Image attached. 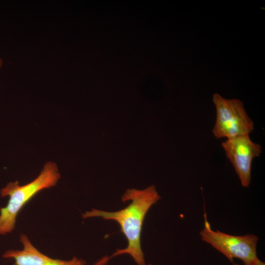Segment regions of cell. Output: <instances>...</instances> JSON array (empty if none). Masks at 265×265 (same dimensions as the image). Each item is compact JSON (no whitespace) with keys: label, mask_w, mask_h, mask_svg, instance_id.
<instances>
[{"label":"cell","mask_w":265,"mask_h":265,"mask_svg":"<svg viewBox=\"0 0 265 265\" xmlns=\"http://www.w3.org/2000/svg\"><path fill=\"white\" fill-rule=\"evenodd\" d=\"M60 178L57 164L46 162L39 175L33 181L20 186L18 181L8 183L1 188V197H8L6 205L0 209V235L11 233L15 229L17 217L23 209L40 191L55 186Z\"/></svg>","instance_id":"2"},{"label":"cell","mask_w":265,"mask_h":265,"mask_svg":"<svg viewBox=\"0 0 265 265\" xmlns=\"http://www.w3.org/2000/svg\"><path fill=\"white\" fill-rule=\"evenodd\" d=\"M151 265V264H149V265Z\"/></svg>","instance_id":"9"},{"label":"cell","mask_w":265,"mask_h":265,"mask_svg":"<svg viewBox=\"0 0 265 265\" xmlns=\"http://www.w3.org/2000/svg\"><path fill=\"white\" fill-rule=\"evenodd\" d=\"M234 265H238V264H234Z\"/></svg>","instance_id":"8"},{"label":"cell","mask_w":265,"mask_h":265,"mask_svg":"<svg viewBox=\"0 0 265 265\" xmlns=\"http://www.w3.org/2000/svg\"><path fill=\"white\" fill-rule=\"evenodd\" d=\"M205 214L203 229L200 232L202 240L211 244L231 263L234 259L242 261L244 265H265L257 257L258 236L253 234L234 236L212 230Z\"/></svg>","instance_id":"3"},{"label":"cell","mask_w":265,"mask_h":265,"mask_svg":"<svg viewBox=\"0 0 265 265\" xmlns=\"http://www.w3.org/2000/svg\"><path fill=\"white\" fill-rule=\"evenodd\" d=\"M2 60L1 58H0V68L2 66Z\"/></svg>","instance_id":"7"},{"label":"cell","mask_w":265,"mask_h":265,"mask_svg":"<svg viewBox=\"0 0 265 265\" xmlns=\"http://www.w3.org/2000/svg\"><path fill=\"white\" fill-rule=\"evenodd\" d=\"M227 159L233 164L241 186L247 188L251 180L253 160L260 156L262 146L253 141L249 134L227 139L221 143Z\"/></svg>","instance_id":"5"},{"label":"cell","mask_w":265,"mask_h":265,"mask_svg":"<svg viewBox=\"0 0 265 265\" xmlns=\"http://www.w3.org/2000/svg\"><path fill=\"white\" fill-rule=\"evenodd\" d=\"M160 199L154 186L143 190L128 189L122 196L123 202L131 201L126 208L115 212L92 209L82 214L83 218L98 217L115 221L128 241L126 248L117 249L111 256L105 257L94 265H105L111 258L124 254L130 255L138 265H145L141 245L142 225L147 212Z\"/></svg>","instance_id":"1"},{"label":"cell","mask_w":265,"mask_h":265,"mask_svg":"<svg viewBox=\"0 0 265 265\" xmlns=\"http://www.w3.org/2000/svg\"><path fill=\"white\" fill-rule=\"evenodd\" d=\"M23 249H10L2 254L3 258L12 259L14 265H84L81 259L74 257L69 260H62L51 258L38 250L25 234L20 236Z\"/></svg>","instance_id":"6"},{"label":"cell","mask_w":265,"mask_h":265,"mask_svg":"<svg viewBox=\"0 0 265 265\" xmlns=\"http://www.w3.org/2000/svg\"><path fill=\"white\" fill-rule=\"evenodd\" d=\"M212 101L216 119L212 132L215 138L227 139L252 132L254 123L241 101L226 99L218 93L213 95Z\"/></svg>","instance_id":"4"}]
</instances>
